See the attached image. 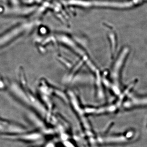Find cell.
Returning a JSON list of instances; mask_svg holds the SVG:
<instances>
[{"label": "cell", "mask_w": 147, "mask_h": 147, "mask_svg": "<svg viewBox=\"0 0 147 147\" xmlns=\"http://www.w3.org/2000/svg\"><path fill=\"white\" fill-rule=\"evenodd\" d=\"M1 137L4 139H18V140H25L26 141H36V140L40 139L41 138V135L39 133L37 132L34 133H29L26 134H5L1 135Z\"/></svg>", "instance_id": "6da1fadb"}, {"label": "cell", "mask_w": 147, "mask_h": 147, "mask_svg": "<svg viewBox=\"0 0 147 147\" xmlns=\"http://www.w3.org/2000/svg\"><path fill=\"white\" fill-rule=\"evenodd\" d=\"M25 129L23 126L11 123L8 121L0 120V131H5L14 134L24 132Z\"/></svg>", "instance_id": "7a4b0ae2"}]
</instances>
